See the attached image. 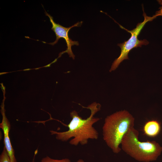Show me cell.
Masks as SVG:
<instances>
[{"label":"cell","instance_id":"9c48e42d","mask_svg":"<svg viewBox=\"0 0 162 162\" xmlns=\"http://www.w3.org/2000/svg\"><path fill=\"white\" fill-rule=\"evenodd\" d=\"M0 162H11L7 151L4 146L0 155Z\"/></svg>","mask_w":162,"mask_h":162},{"label":"cell","instance_id":"52a82bcc","mask_svg":"<svg viewBox=\"0 0 162 162\" xmlns=\"http://www.w3.org/2000/svg\"><path fill=\"white\" fill-rule=\"evenodd\" d=\"M160 127L159 123L156 121L151 120L147 122L143 127V131L148 136L154 137L159 133Z\"/></svg>","mask_w":162,"mask_h":162},{"label":"cell","instance_id":"30bf717a","mask_svg":"<svg viewBox=\"0 0 162 162\" xmlns=\"http://www.w3.org/2000/svg\"><path fill=\"white\" fill-rule=\"evenodd\" d=\"M76 162H84V160L81 159H80L78 160Z\"/></svg>","mask_w":162,"mask_h":162},{"label":"cell","instance_id":"6da1fadb","mask_svg":"<svg viewBox=\"0 0 162 162\" xmlns=\"http://www.w3.org/2000/svg\"><path fill=\"white\" fill-rule=\"evenodd\" d=\"M85 108L91 111V114L86 119H82L76 111L73 110L70 113L72 120L67 125L68 130L64 132L50 130L51 134L55 135L57 140L63 142L67 141L72 138L69 143L74 146L79 144L82 145L86 144L90 139H98L99 134L93 125L100 118L94 117V115L100 110L101 105L95 102Z\"/></svg>","mask_w":162,"mask_h":162},{"label":"cell","instance_id":"5b68a950","mask_svg":"<svg viewBox=\"0 0 162 162\" xmlns=\"http://www.w3.org/2000/svg\"><path fill=\"white\" fill-rule=\"evenodd\" d=\"M45 14L49 18L50 21L52 25L51 29L54 32L56 36V40L54 42L50 43L49 44L54 45L58 42L60 38H63L66 41L67 48L66 50L62 52V54L65 52L67 53L70 57L74 59L75 56L72 51L71 46L74 45L78 46L79 43L78 41H73L70 39L68 36V33L70 29L72 28L80 26L83 22H78L70 27H65L58 23H56L54 21L52 17L46 11Z\"/></svg>","mask_w":162,"mask_h":162},{"label":"cell","instance_id":"ba28073f","mask_svg":"<svg viewBox=\"0 0 162 162\" xmlns=\"http://www.w3.org/2000/svg\"><path fill=\"white\" fill-rule=\"evenodd\" d=\"M38 152V149L34 152L33 158L32 162H35V158L36 155ZM41 162H71L70 160L67 158L62 159L61 160L55 159L50 158L48 156L43 158L41 160Z\"/></svg>","mask_w":162,"mask_h":162},{"label":"cell","instance_id":"8992f818","mask_svg":"<svg viewBox=\"0 0 162 162\" xmlns=\"http://www.w3.org/2000/svg\"><path fill=\"white\" fill-rule=\"evenodd\" d=\"M4 105L2 107V120L0 124V128L3 131L4 138V143L10 158L11 162H16L14 151L13 148L9 137V132L10 128V124L6 118L5 113Z\"/></svg>","mask_w":162,"mask_h":162},{"label":"cell","instance_id":"3957f363","mask_svg":"<svg viewBox=\"0 0 162 162\" xmlns=\"http://www.w3.org/2000/svg\"><path fill=\"white\" fill-rule=\"evenodd\" d=\"M139 135L138 131L134 127L130 128L122 139L121 149L139 161L150 162L156 160L161 154L162 147L155 141H140Z\"/></svg>","mask_w":162,"mask_h":162},{"label":"cell","instance_id":"277c9868","mask_svg":"<svg viewBox=\"0 0 162 162\" xmlns=\"http://www.w3.org/2000/svg\"><path fill=\"white\" fill-rule=\"evenodd\" d=\"M142 9L143 12V15L144 18V20L142 22L138 23L136 27L133 29L131 30H128L119 24L121 28L126 30L130 33L131 35L130 37L128 40L124 41L122 43L117 44L121 48V54L113 62L110 70V72L116 70L120 63L124 60L129 59L128 55L132 49L138 47H141L142 45H146L149 44L148 41L146 40H139L138 39V36L147 22L152 21L158 16L162 15L161 14L162 13H161L160 10V12L159 11L158 13H156L152 17H150L146 15L144 11L143 7Z\"/></svg>","mask_w":162,"mask_h":162},{"label":"cell","instance_id":"7a4b0ae2","mask_svg":"<svg viewBox=\"0 0 162 162\" xmlns=\"http://www.w3.org/2000/svg\"><path fill=\"white\" fill-rule=\"evenodd\" d=\"M135 119L126 110L116 112L105 118L102 127L103 139L115 154L121 150L119 146L122 139L131 128L134 127Z\"/></svg>","mask_w":162,"mask_h":162},{"label":"cell","instance_id":"8fae6325","mask_svg":"<svg viewBox=\"0 0 162 162\" xmlns=\"http://www.w3.org/2000/svg\"><path fill=\"white\" fill-rule=\"evenodd\" d=\"M157 1L160 4L162 5V0H158Z\"/></svg>","mask_w":162,"mask_h":162}]
</instances>
